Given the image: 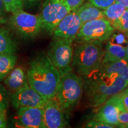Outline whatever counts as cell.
Returning a JSON list of instances; mask_svg holds the SVG:
<instances>
[{
	"instance_id": "cell-1",
	"label": "cell",
	"mask_w": 128,
	"mask_h": 128,
	"mask_svg": "<svg viewBox=\"0 0 128 128\" xmlns=\"http://www.w3.org/2000/svg\"><path fill=\"white\" fill-rule=\"evenodd\" d=\"M26 75L28 85L46 100L56 96L61 76L45 52L29 62Z\"/></svg>"
},
{
	"instance_id": "cell-2",
	"label": "cell",
	"mask_w": 128,
	"mask_h": 128,
	"mask_svg": "<svg viewBox=\"0 0 128 128\" xmlns=\"http://www.w3.org/2000/svg\"><path fill=\"white\" fill-rule=\"evenodd\" d=\"M84 77V90L90 105L101 106L112 97L128 87V81L119 76H106L98 68Z\"/></svg>"
},
{
	"instance_id": "cell-3",
	"label": "cell",
	"mask_w": 128,
	"mask_h": 128,
	"mask_svg": "<svg viewBox=\"0 0 128 128\" xmlns=\"http://www.w3.org/2000/svg\"><path fill=\"white\" fill-rule=\"evenodd\" d=\"M78 42L73 52L72 65L78 75L84 76L100 66L104 55V50L102 41Z\"/></svg>"
},
{
	"instance_id": "cell-4",
	"label": "cell",
	"mask_w": 128,
	"mask_h": 128,
	"mask_svg": "<svg viewBox=\"0 0 128 128\" xmlns=\"http://www.w3.org/2000/svg\"><path fill=\"white\" fill-rule=\"evenodd\" d=\"M84 79L72 71L61 76L56 97L68 112L79 104L84 91Z\"/></svg>"
},
{
	"instance_id": "cell-5",
	"label": "cell",
	"mask_w": 128,
	"mask_h": 128,
	"mask_svg": "<svg viewBox=\"0 0 128 128\" xmlns=\"http://www.w3.org/2000/svg\"><path fill=\"white\" fill-rule=\"evenodd\" d=\"M72 42L54 38L47 54L51 61L62 76L73 70Z\"/></svg>"
},
{
	"instance_id": "cell-6",
	"label": "cell",
	"mask_w": 128,
	"mask_h": 128,
	"mask_svg": "<svg viewBox=\"0 0 128 128\" xmlns=\"http://www.w3.org/2000/svg\"><path fill=\"white\" fill-rule=\"evenodd\" d=\"M12 14L8 20L10 26L22 38L24 39L33 38L42 29L39 15L28 13L23 10Z\"/></svg>"
},
{
	"instance_id": "cell-7",
	"label": "cell",
	"mask_w": 128,
	"mask_h": 128,
	"mask_svg": "<svg viewBox=\"0 0 128 128\" xmlns=\"http://www.w3.org/2000/svg\"><path fill=\"white\" fill-rule=\"evenodd\" d=\"M114 28L105 17L89 21L81 25L76 39L78 42L107 40L114 33Z\"/></svg>"
},
{
	"instance_id": "cell-8",
	"label": "cell",
	"mask_w": 128,
	"mask_h": 128,
	"mask_svg": "<svg viewBox=\"0 0 128 128\" xmlns=\"http://www.w3.org/2000/svg\"><path fill=\"white\" fill-rule=\"evenodd\" d=\"M71 12L62 0H46L39 14L42 29L52 34L60 21Z\"/></svg>"
},
{
	"instance_id": "cell-9",
	"label": "cell",
	"mask_w": 128,
	"mask_h": 128,
	"mask_svg": "<svg viewBox=\"0 0 128 128\" xmlns=\"http://www.w3.org/2000/svg\"><path fill=\"white\" fill-rule=\"evenodd\" d=\"M43 109L46 128H64L68 126V112L60 106L56 96L46 100Z\"/></svg>"
},
{
	"instance_id": "cell-10",
	"label": "cell",
	"mask_w": 128,
	"mask_h": 128,
	"mask_svg": "<svg viewBox=\"0 0 128 128\" xmlns=\"http://www.w3.org/2000/svg\"><path fill=\"white\" fill-rule=\"evenodd\" d=\"M10 102L12 106L18 109L23 107L43 108L46 100L28 84L11 94Z\"/></svg>"
},
{
	"instance_id": "cell-11",
	"label": "cell",
	"mask_w": 128,
	"mask_h": 128,
	"mask_svg": "<svg viewBox=\"0 0 128 128\" xmlns=\"http://www.w3.org/2000/svg\"><path fill=\"white\" fill-rule=\"evenodd\" d=\"M82 23L76 10L71 11L60 22L53 32L54 38L73 42L76 39Z\"/></svg>"
},
{
	"instance_id": "cell-12",
	"label": "cell",
	"mask_w": 128,
	"mask_h": 128,
	"mask_svg": "<svg viewBox=\"0 0 128 128\" xmlns=\"http://www.w3.org/2000/svg\"><path fill=\"white\" fill-rule=\"evenodd\" d=\"M16 124L25 128H46L43 108L23 107L17 109Z\"/></svg>"
},
{
	"instance_id": "cell-13",
	"label": "cell",
	"mask_w": 128,
	"mask_h": 128,
	"mask_svg": "<svg viewBox=\"0 0 128 128\" xmlns=\"http://www.w3.org/2000/svg\"><path fill=\"white\" fill-rule=\"evenodd\" d=\"M119 112L116 99L114 96H113L102 105L98 111L92 116V119L117 126Z\"/></svg>"
},
{
	"instance_id": "cell-14",
	"label": "cell",
	"mask_w": 128,
	"mask_h": 128,
	"mask_svg": "<svg viewBox=\"0 0 128 128\" xmlns=\"http://www.w3.org/2000/svg\"><path fill=\"white\" fill-rule=\"evenodd\" d=\"M4 83L12 94L28 84L27 75L21 66L14 67L5 78Z\"/></svg>"
},
{
	"instance_id": "cell-15",
	"label": "cell",
	"mask_w": 128,
	"mask_h": 128,
	"mask_svg": "<svg viewBox=\"0 0 128 128\" xmlns=\"http://www.w3.org/2000/svg\"><path fill=\"white\" fill-rule=\"evenodd\" d=\"M97 68L104 76H119L128 81V64L126 60L101 64Z\"/></svg>"
},
{
	"instance_id": "cell-16",
	"label": "cell",
	"mask_w": 128,
	"mask_h": 128,
	"mask_svg": "<svg viewBox=\"0 0 128 128\" xmlns=\"http://www.w3.org/2000/svg\"><path fill=\"white\" fill-rule=\"evenodd\" d=\"M76 12L79 16L82 24L89 21L105 17L103 10L96 7L90 2L82 4Z\"/></svg>"
},
{
	"instance_id": "cell-17",
	"label": "cell",
	"mask_w": 128,
	"mask_h": 128,
	"mask_svg": "<svg viewBox=\"0 0 128 128\" xmlns=\"http://www.w3.org/2000/svg\"><path fill=\"white\" fill-rule=\"evenodd\" d=\"M126 55V47L122 44H116L112 41H108L106 46L102 64L125 60Z\"/></svg>"
},
{
	"instance_id": "cell-18",
	"label": "cell",
	"mask_w": 128,
	"mask_h": 128,
	"mask_svg": "<svg viewBox=\"0 0 128 128\" xmlns=\"http://www.w3.org/2000/svg\"><path fill=\"white\" fill-rule=\"evenodd\" d=\"M17 46L9 30L0 28V54H15Z\"/></svg>"
},
{
	"instance_id": "cell-19",
	"label": "cell",
	"mask_w": 128,
	"mask_h": 128,
	"mask_svg": "<svg viewBox=\"0 0 128 128\" xmlns=\"http://www.w3.org/2000/svg\"><path fill=\"white\" fill-rule=\"evenodd\" d=\"M17 56L15 54H0V81H2L16 66Z\"/></svg>"
},
{
	"instance_id": "cell-20",
	"label": "cell",
	"mask_w": 128,
	"mask_h": 128,
	"mask_svg": "<svg viewBox=\"0 0 128 128\" xmlns=\"http://www.w3.org/2000/svg\"><path fill=\"white\" fill-rule=\"evenodd\" d=\"M126 8L119 3L114 2L108 8L103 10L105 18L108 19L112 26L115 28Z\"/></svg>"
},
{
	"instance_id": "cell-21",
	"label": "cell",
	"mask_w": 128,
	"mask_h": 128,
	"mask_svg": "<svg viewBox=\"0 0 128 128\" xmlns=\"http://www.w3.org/2000/svg\"><path fill=\"white\" fill-rule=\"evenodd\" d=\"M114 96L120 111L128 112V87Z\"/></svg>"
},
{
	"instance_id": "cell-22",
	"label": "cell",
	"mask_w": 128,
	"mask_h": 128,
	"mask_svg": "<svg viewBox=\"0 0 128 128\" xmlns=\"http://www.w3.org/2000/svg\"><path fill=\"white\" fill-rule=\"evenodd\" d=\"M6 11L13 13L17 11L23 10V0H2Z\"/></svg>"
},
{
	"instance_id": "cell-23",
	"label": "cell",
	"mask_w": 128,
	"mask_h": 128,
	"mask_svg": "<svg viewBox=\"0 0 128 128\" xmlns=\"http://www.w3.org/2000/svg\"><path fill=\"white\" fill-rule=\"evenodd\" d=\"M114 29L118 30L128 36V9L126 8Z\"/></svg>"
},
{
	"instance_id": "cell-24",
	"label": "cell",
	"mask_w": 128,
	"mask_h": 128,
	"mask_svg": "<svg viewBox=\"0 0 128 128\" xmlns=\"http://www.w3.org/2000/svg\"><path fill=\"white\" fill-rule=\"evenodd\" d=\"M9 94L2 84H0V108L7 110L8 107Z\"/></svg>"
},
{
	"instance_id": "cell-25",
	"label": "cell",
	"mask_w": 128,
	"mask_h": 128,
	"mask_svg": "<svg viewBox=\"0 0 128 128\" xmlns=\"http://www.w3.org/2000/svg\"><path fill=\"white\" fill-rule=\"evenodd\" d=\"M86 127L90 128H113L115 127V126L103 122L92 119V120L90 121L86 124Z\"/></svg>"
},
{
	"instance_id": "cell-26",
	"label": "cell",
	"mask_w": 128,
	"mask_h": 128,
	"mask_svg": "<svg viewBox=\"0 0 128 128\" xmlns=\"http://www.w3.org/2000/svg\"><path fill=\"white\" fill-rule=\"evenodd\" d=\"M88 1L96 7L102 10L106 9L114 2V0H88Z\"/></svg>"
},
{
	"instance_id": "cell-27",
	"label": "cell",
	"mask_w": 128,
	"mask_h": 128,
	"mask_svg": "<svg viewBox=\"0 0 128 128\" xmlns=\"http://www.w3.org/2000/svg\"><path fill=\"white\" fill-rule=\"evenodd\" d=\"M118 127L128 128V112L120 111L118 116Z\"/></svg>"
},
{
	"instance_id": "cell-28",
	"label": "cell",
	"mask_w": 128,
	"mask_h": 128,
	"mask_svg": "<svg viewBox=\"0 0 128 128\" xmlns=\"http://www.w3.org/2000/svg\"><path fill=\"white\" fill-rule=\"evenodd\" d=\"M71 9V11L76 10L82 5L85 0H62Z\"/></svg>"
},
{
	"instance_id": "cell-29",
	"label": "cell",
	"mask_w": 128,
	"mask_h": 128,
	"mask_svg": "<svg viewBox=\"0 0 128 128\" xmlns=\"http://www.w3.org/2000/svg\"><path fill=\"white\" fill-rule=\"evenodd\" d=\"M7 11L2 0H0V24L6 23L8 22Z\"/></svg>"
},
{
	"instance_id": "cell-30",
	"label": "cell",
	"mask_w": 128,
	"mask_h": 128,
	"mask_svg": "<svg viewBox=\"0 0 128 128\" xmlns=\"http://www.w3.org/2000/svg\"><path fill=\"white\" fill-rule=\"evenodd\" d=\"M7 110L0 108V128L7 127Z\"/></svg>"
},
{
	"instance_id": "cell-31",
	"label": "cell",
	"mask_w": 128,
	"mask_h": 128,
	"mask_svg": "<svg viewBox=\"0 0 128 128\" xmlns=\"http://www.w3.org/2000/svg\"><path fill=\"white\" fill-rule=\"evenodd\" d=\"M113 40L115 44H123L128 42L125 38V36L122 33H119V34L113 35Z\"/></svg>"
},
{
	"instance_id": "cell-32",
	"label": "cell",
	"mask_w": 128,
	"mask_h": 128,
	"mask_svg": "<svg viewBox=\"0 0 128 128\" xmlns=\"http://www.w3.org/2000/svg\"><path fill=\"white\" fill-rule=\"evenodd\" d=\"M114 2L122 5L126 8L128 9V0H114Z\"/></svg>"
},
{
	"instance_id": "cell-33",
	"label": "cell",
	"mask_w": 128,
	"mask_h": 128,
	"mask_svg": "<svg viewBox=\"0 0 128 128\" xmlns=\"http://www.w3.org/2000/svg\"><path fill=\"white\" fill-rule=\"evenodd\" d=\"M126 61L128 62V44L127 46L126 47Z\"/></svg>"
},
{
	"instance_id": "cell-34",
	"label": "cell",
	"mask_w": 128,
	"mask_h": 128,
	"mask_svg": "<svg viewBox=\"0 0 128 128\" xmlns=\"http://www.w3.org/2000/svg\"><path fill=\"white\" fill-rule=\"evenodd\" d=\"M28 3L29 4H33V3H34L35 2H36L38 0H26Z\"/></svg>"
}]
</instances>
